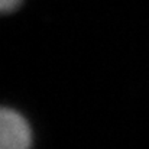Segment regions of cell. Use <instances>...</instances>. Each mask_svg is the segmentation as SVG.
<instances>
[{
  "instance_id": "obj_1",
  "label": "cell",
  "mask_w": 149,
  "mask_h": 149,
  "mask_svg": "<svg viewBox=\"0 0 149 149\" xmlns=\"http://www.w3.org/2000/svg\"><path fill=\"white\" fill-rule=\"evenodd\" d=\"M32 129L16 110L0 107V149H31Z\"/></svg>"
},
{
  "instance_id": "obj_2",
  "label": "cell",
  "mask_w": 149,
  "mask_h": 149,
  "mask_svg": "<svg viewBox=\"0 0 149 149\" xmlns=\"http://www.w3.org/2000/svg\"><path fill=\"white\" fill-rule=\"evenodd\" d=\"M23 0H0V15L4 13H10L13 10H16Z\"/></svg>"
}]
</instances>
